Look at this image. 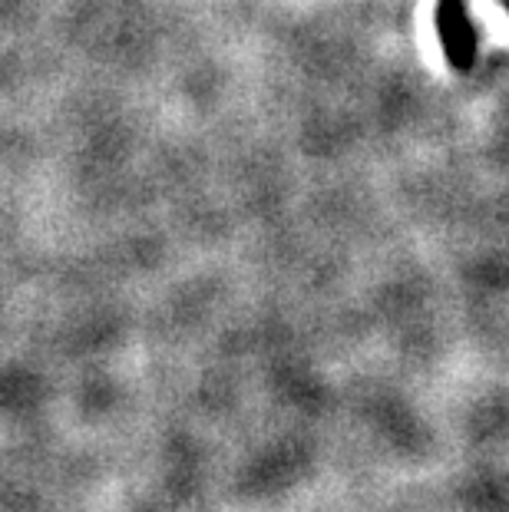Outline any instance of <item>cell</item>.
I'll use <instances>...</instances> for the list:
<instances>
[{
  "mask_svg": "<svg viewBox=\"0 0 509 512\" xmlns=\"http://www.w3.org/2000/svg\"><path fill=\"white\" fill-rule=\"evenodd\" d=\"M437 27L443 47H447V60L457 70H470L476 53V34L467 20V10H463V0H440Z\"/></svg>",
  "mask_w": 509,
  "mask_h": 512,
  "instance_id": "6da1fadb",
  "label": "cell"
},
{
  "mask_svg": "<svg viewBox=\"0 0 509 512\" xmlns=\"http://www.w3.org/2000/svg\"><path fill=\"white\" fill-rule=\"evenodd\" d=\"M503 4H506V7H509V0H503Z\"/></svg>",
  "mask_w": 509,
  "mask_h": 512,
  "instance_id": "7a4b0ae2",
  "label": "cell"
}]
</instances>
